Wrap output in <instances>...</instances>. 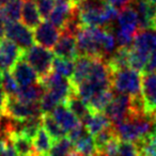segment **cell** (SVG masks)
<instances>
[{"mask_svg": "<svg viewBox=\"0 0 156 156\" xmlns=\"http://www.w3.org/2000/svg\"><path fill=\"white\" fill-rule=\"evenodd\" d=\"M42 126L45 128V130L55 141L65 137L66 135V132L59 125V123L50 113H42Z\"/></svg>", "mask_w": 156, "mask_h": 156, "instance_id": "obj_28", "label": "cell"}, {"mask_svg": "<svg viewBox=\"0 0 156 156\" xmlns=\"http://www.w3.org/2000/svg\"><path fill=\"white\" fill-rule=\"evenodd\" d=\"M150 1H152V2H154V3H156V0H150Z\"/></svg>", "mask_w": 156, "mask_h": 156, "instance_id": "obj_51", "label": "cell"}, {"mask_svg": "<svg viewBox=\"0 0 156 156\" xmlns=\"http://www.w3.org/2000/svg\"><path fill=\"white\" fill-rule=\"evenodd\" d=\"M66 156H83V155H80V154L78 153V152L76 151V150H72V151L69 152V153L67 154Z\"/></svg>", "mask_w": 156, "mask_h": 156, "instance_id": "obj_46", "label": "cell"}, {"mask_svg": "<svg viewBox=\"0 0 156 156\" xmlns=\"http://www.w3.org/2000/svg\"><path fill=\"white\" fill-rule=\"evenodd\" d=\"M83 124H85L87 132L90 135H92V136H95L100 132L112 126L111 121L108 119V117L104 112L91 113L87 118V120L83 122Z\"/></svg>", "mask_w": 156, "mask_h": 156, "instance_id": "obj_20", "label": "cell"}, {"mask_svg": "<svg viewBox=\"0 0 156 156\" xmlns=\"http://www.w3.org/2000/svg\"><path fill=\"white\" fill-rule=\"evenodd\" d=\"M153 126L154 121L150 118L134 117L115 125V128L120 140L136 143L151 133Z\"/></svg>", "mask_w": 156, "mask_h": 156, "instance_id": "obj_3", "label": "cell"}, {"mask_svg": "<svg viewBox=\"0 0 156 156\" xmlns=\"http://www.w3.org/2000/svg\"><path fill=\"white\" fill-rule=\"evenodd\" d=\"M104 113L108 117L113 126L132 118V96L118 93L105 108Z\"/></svg>", "mask_w": 156, "mask_h": 156, "instance_id": "obj_6", "label": "cell"}, {"mask_svg": "<svg viewBox=\"0 0 156 156\" xmlns=\"http://www.w3.org/2000/svg\"><path fill=\"white\" fill-rule=\"evenodd\" d=\"M76 11L77 7H74L69 0H56V5L49 16V22L61 31Z\"/></svg>", "mask_w": 156, "mask_h": 156, "instance_id": "obj_13", "label": "cell"}, {"mask_svg": "<svg viewBox=\"0 0 156 156\" xmlns=\"http://www.w3.org/2000/svg\"><path fill=\"white\" fill-rule=\"evenodd\" d=\"M55 140L50 137V135L45 130L44 127H41L32 139L33 147H34L35 154L37 156H48L49 151L51 150Z\"/></svg>", "mask_w": 156, "mask_h": 156, "instance_id": "obj_24", "label": "cell"}, {"mask_svg": "<svg viewBox=\"0 0 156 156\" xmlns=\"http://www.w3.org/2000/svg\"><path fill=\"white\" fill-rule=\"evenodd\" d=\"M113 96H115V94H113V91L111 89L104 90V91L95 94L87 105L92 113L104 112L105 108L108 106V104L111 102Z\"/></svg>", "mask_w": 156, "mask_h": 156, "instance_id": "obj_27", "label": "cell"}, {"mask_svg": "<svg viewBox=\"0 0 156 156\" xmlns=\"http://www.w3.org/2000/svg\"><path fill=\"white\" fill-rule=\"evenodd\" d=\"M50 115H51L52 117H54V119L58 122L59 125L66 132V134L81 122V121H79V120L77 119V117L63 104L58 105Z\"/></svg>", "mask_w": 156, "mask_h": 156, "instance_id": "obj_18", "label": "cell"}, {"mask_svg": "<svg viewBox=\"0 0 156 156\" xmlns=\"http://www.w3.org/2000/svg\"><path fill=\"white\" fill-rule=\"evenodd\" d=\"M5 37V24L0 20V40L3 39Z\"/></svg>", "mask_w": 156, "mask_h": 156, "instance_id": "obj_44", "label": "cell"}, {"mask_svg": "<svg viewBox=\"0 0 156 156\" xmlns=\"http://www.w3.org/2000/svg\"><path fill=\"white\" fill-rule=\"evenodd\" d=\"M5 100H7V94L5 93V91L0 86V118L3 115V108H5Z\"/></svg>", "mask_w": 156, "mask_h": 156, "instance_id": "obj_43", "label": "cell"}, {"mask_svg": "<svg viewBox=\"0 0 156 156\" xmlns=\"http://www.w3.org/2000/svg\"><path fill=\"white\" fill-rule=\"evenodd\" d=\"M54 54L57 57H60L63 59H69V60H75L79 55L77 49V42L76 37L69 33L61 32L58 42L52 48Z\"/></svg>", "mask_w": 156, "mask_h": 156, "instance_id": "obj_15", "label": "cell"}, {"mask_svg": "<svg viewBox=\"0 0 156 156\" xmlns=\"http://www.w3.org/2000/svg\"><path fill=\"white\" fill-rule=\"evenodd\" d=\"M152 30H156V15L154 17V20H153V29Z\"/></svg>", "mask_w": 156, "mask_h": 156, "instance_id": "obj_48", "label": "cell"}, {"mask_svg": "<svg viewBox=\"0 0 156 156\" xmlns=\"http://www.w3.org/2000/svg\"><path fill=\"white\" fill-rule=\"evenodd\" d=\"M87 133L88 132H87V129H86L85 124H83V122H80L77 126H75L73 129H71L67 133V138H69V140L72 141V143L74 144V143L77 142L79 139L83 138Z\"/></svg>", "mask_w": 156, "mask_h": 156, "instance_id": "obj_39", "label": "cell"}, {"mask_svg": "<svg viewBox=\"0 0 156 156\" xmlns=\"http://www.w3.org/2000/svg\"><path fill=\"white\" fill-rule=\"evenodd\" d=\"M133 35L128 34V33L124 32V31L118 29L115 31V40H117V44L119 45V47H126L130 48L133 45V41H134Z\"/></svg>", "mask_w": 156, "mask_h": 156, "instance_id": "obj_38", "label": "cell"}, {"mask_svg": "<svg viewBox=\"0 0 156 156\" xmlns=\"http://www.w3.org/2000/svg\"><path fill=\"white\" fill-rule=\"evenodd\" d=\"M119 143H120L119 137L112 138L107 143V145L104 147V150H103V152L101 154H104V155H106V156H118Z\"/></svg>", "mask_w": 156, "mask_h": 156, "instance_id": "obj_40", "label": "cell"}, {"mask_svg": "<svg viewBox=\"0 0 156 156\" xmlns=\"http://www.w3.org/2000/svg\"><path fill=\"white\" fill-rule=\"evenodd\" d=\"M130 5L138 15L139 31L152 30L153 20L156 15V3L150 0H133Z\"/></svg>", "mask_w": 156, "mask_h": 156, "instance_id": "obj_12", "label": "cell"}, {"mask_svg": "<svg viewBox=\"0 0 156 156\" xmlns=\"http://www.w3.org/2000/svg\"><path fill=\"white\" fill-rule=\"evenodd\" d=\"M25 50L11 40H0V72L11 71L16 62L23 58Z\"/></svg>", "mask_w": 156, "mask_h": 156, "instance_id": "obj_10", "label": "cell"}, {"mask_svg": "<svg viewBox=\"0 0 156 156\" xmlns=\"http://www.w3.org/2000/svg\"><path fill=\"white\" fill-rule=\"evenodd\" d=\"M39 13L43 20H48L56 5V0H35Z\"/></svg>", "mask_w": 156, "mask_h": 156, "instance_id": "obj_35", "label": "cell"}, {"mask_svg": "<svg viewBox=\"0 0 156 156\" xmlns=\"http://www.w3.org/2000/svg\"><path fill=\"white\" fill-rule=\"evenodd\" d=\"M0 86H1L2 90L8 96H15L18 89H20V86H18L17 81L15 80L14 76L12 75L11 71L2 72L1 73Z\"/></svg>", "mask_w": 156, "mask_h": 156, "instance_id": "obj_31", "label": "cell"}, {"mask_svg": "<svg viewBox=\"0 0 156 156\" xmlns=\"http://www.w3.org/2000/svg\"><path fill=\"white\" fill-rule=\"evenodd\" d=\"M142 74L130 67L111 73V88L117 93L127 94L132 98L141 95Z\"/></svg>", "mask_w": 156, "mask_h": 156, "instance_id": "obj_2", "label": "cell"}, {"mask_svg": "<svg viewBox=\"0 0 156 156\" xmlns=\"http://www.w3.org/2000/svg\"><path fill=\"white\" fill-rule=\"evenodd\" d=\"M117 136V132H115V126H110V127L106 128V129L102 130L98 134H96L94 136V141H95L96 150H98V153H102L104 147L107 145V143L111 140L112 138Z\"/></svg>", "mask_w": 156, "mask_h": 156, "instance_id": "obj_33", "label": "cell"}, {"mask_svg": "<svg viewBox=\"0 0 156 156\" xmlns=\"http://www.w3.org/2000/svg\"><path fill=\"white\" fill-rule=\"evenodd\" d=\"M11 0H0V9H2L5 5H7Z\"/></svg>", "mask_w": 156, "mask_h": 156, "instance_id": "obj_47", "label": "cell"}, {"mask_svg": "<svg viewBox=\"0 0 156 156\" xmlns=\"http://www.w3.org/2000/svg\"><path fill=\"white\" fill-rule=\"evenodd\" d=\"M23 0H11L7 5L0 9V20L5 24L8 22H18L22 17Z\"/></svg>", "mask_w": 156, "mask_h": 156, "instance_id": "obj_25", "label": "cell"}, {"mask_svg": "<svg viewBox=\"0 0 156 156\" xmlns=\"http://www.w3.org/2000/svg\"><path fill=\"white\" fill-rule=\"evenodd\" d=\"M20 20H23V24L27 26L30 29H34L40 25L42 22V17L39 13V10L37 8L34 1L29 0V1H25L23 3V9H22V17Z\"/></svg>", "mask_w": 156, "mask_h": 156, "instance_id": "obj_22", "label": "cell"}, {"mask_svg": "<svg viewBox=\"0 0 156 156\" xmlns=\"http://www.w3.org/2000/svg\"><path fill=\"white\" fill-rule=\"evenodd\" d=\"M11 73L20 87H25V86L32 85V83H37L40 81V77L37 72L24 58L20 59L14 64L11 69Z\"/></svg>", "mask_w": 156, "mask_h": 156, "instance_id": "obj_14", "label": "cell"}, {"mask_svg": "<svg viewBox=\"0 0 156 156\" xmlns=\"http://www.w3.org/2000/svg\"><path fill=\"white\" fill-rule=\"evenodd\" d=\"M154 130H156V117L154 118Z\"/></svg>", "mask_w": 156, "mask_h": 156, "instance_id": "obj_49", "label": "cell"}, {"mask_svg": "<svg viewBox=\"0 0 156 156\" xmlns=\"http://www.w3.org/2000/svg\"><path fill=\"white\" fill-rule=\"evenodd\" d=\"M39 104L42 113H51L54 109L58 105L61 104V102L52 92L45 91V93L43 94L42 98L40 100Z\"/></svg>", "mask_w": 156, "mask_h": 156, "instance_id": "obj_34", "label": "cell"}, {"mask_svg": "<svg viewBox=\"0 0 156 156\" xmlns=\"http://www.w3.org/2000/svg\"><path fill=\"white\" fill-rule=\"evenodd\" d=\"M23 58L37 72L40 79L47 76L52 71L54 52L41 45H32L24 51Z\"/></svg>", "mask_w": 156, "mask_h": 156, "instance_id": "obj_4", "label": "cell"}, {"mask_svg": "<svg viewBox=\"0 0 156 156\" xmlns=\"http://www.w3.org/2000/svg\"><path fill=\"white\" fill-rule=\"evenodd\" d=\"M74 66H75L74 60L63 59L60 57H55L52 60V72L67 78V79H71L73 76Z\"/></svg>", "mask_w": 156, "mask_h": 156, "instance_id": "obj_30", "label": "cell"}, {"mask_svg": "<svg viewBox=\"0 0 156 156\" xmlns=\"http://www.w3.org/2000/svg\"><path fill=\"white\" fill-rule=\"evenodd\" d=\"M63 105H65V106H66L67 108H69V110L77 117V119L79 120V121L83 122V123L92 113L91 110L89 109V107H88V105L86 104V103L83 102V101L81 100L75 92L69 96L66 102H65Z\"/></svg>", "mask_w": 156, "mask_h": 156, "instance_id": "obj_23", "label": "cell"}, {"mask_svg": "<svg viewBox=\"0 0 156 156\" xmlns=\"http://www.w3.org/2000/svg\"><path fill=\"white\" fill-rule=\"evenodd\" d=\"M117 23L118 29L133 35V37H136V34L139 32L138 15L130 5L120 10L119 14H118Z\"/></svg>", "mask_w": 156, "mask_h": 156, "instance_id": "obj_16", "label": "cell"}, {"mask_svg": "<svg viewBox=\"0 0 156 156\" xmlns=\"http://www.w3.org/2000/svg\"><path fill=\"white\" fill-rule=\"evenodd\" d=\"M94 156H103V154H101V153H98V154H96V155H94Z\"/></svg>", "mask_w": 156, "mask_h": 156, "instance_id": "obj_50", "label": "cell"}, {"mask_svg": "<svg viewBox=\"0 0 156 156\" xmlns=\"http://www.w3.org/2000/svg\"><path fill=\"white\" fill-rule=\"evenodd\" d=\"M75 66H74V73L72 78L69 79L72 86L75 89L78 85H80L85 80H87L88 77L91 72L92 63H93V58H90L87 56H79L74 60Z\"/></svg>", "mask_w": 156, "mask_h": 156, "instance_id": "obj_17", "label": "cell"}, {"mask_svg": "<svg viewBox=\"0 0 156 156\" xmlns=\"http://www.w3.org/2000/svg\"><path fill=\"white\" fill-rule=\"evenodd\" d=\"M5 35L7 39L11 40L17 44L24 50L30 48L34 43L33 32L20 22H8L5 24Z\"/></svg>", "mask_w": 156, "mask_h": 156, "instance_id": "obj_8", "label": "cell"}, {"mask_svg": "<svg viewBox=\"0 0 156 156\" xmlns=\"http://www.w3.org/2000/svg\"><path fill=\"white\" fill-rule=\"evenodd\" d=\"M73 145L72 141L66 136L62 137L54 142L48 156H66L72 151Z\"/></svg>", "mask_w": 156, "mask_h": 156, "instance_id": "obj_32", "label": "cell"}, {"mask_svg": "<svg viewBox=\"0 0 156 156\" xmlns=\"http://www.w3.org/2000/svg\"><path fill=\"white\" fill-rule=\"evenodd\" d=\"M41 108L39 103H25L15 96H8L5 100L3 115L14 121H26L33 117L41 115Z\"/></svg>", "mask_w": 156, "mask_h": 156, "instance_id": "obj_5", "label": "cell"}, {"mask_svg": "<svg viewBox=\"0 0 156 156\" xmlns=\"http://www.w3.org/2000/svg\"><path fill=\"white\" fill-rule=\"evenodd\" d=\"M40 83L45 88V91L52 92L60 100L61 104H64L69 96L75 92L69 79L52 71L47 76L41 78Z\"/></svg>", "mask_w": 156, "mask_h": 156, "instance_id": "obj_7", "label": "cell"}, {"mask_svg": "<svg viewBox=\"0 0 156 156\" xmlns=\"http://www.w3.org/2000/svg\"><path fill=\"white\" fill-rule=\"evenodd\" d=\"M107 30L108 29L103 27L81 26L76 33L78 55L106 59L103 50V42Z\"/></svg>", "mask_w": 156, "mask_h": 156, "instance_id": "obj_1", "label": "cell"}, {"mask_svg": "<svg viewBox=\"0 0 156 156\" xmlns=\"http://www.w3.org/2000/svg\"><path fill=\"white\" fill-rule=\"evenodd\" d=\"M24 1H29V0H24Z\"/></svg>", "mask_w": 156, "mask_h": 156, "instance_id": "obj_53", "label": "cell"}, {"mask_svg": "<svg viewBox=\"0 0 156 156\" xmlns=\"http://www.w3.org/2000/svg\"><path fill=\"white\" fill-rule=\"evenodd\" d=\"M45 93V88L41 83L20 87L15 98L25 103H39L43 94Z\"/></svg>", "mask_w": 156, "mask_h": 156, "instance_id": "obj_21", "label": "cell"}, {"mask_svg": "<svg viewBox=\"0 0 156 156\" xmlns=\"http://www.w3.org/2000/svg\"><path fill=\"white\" fill-rule=\"evenodd\" d=\"M0 80H1V72H0Z\"/></svg>", "mask_w": 156, "mask_h": 156, "instance_id": "obj_52", "label": "cell"}, {"mask_svg": "<svg viewBox=\"0 0 156 156\" xmlns=\"http://www.w3.org/2000/svg\"><path fill=\"white\" fill-rule=\"evenodd\" d=\"M33 35L34 42H37V45L43 46L47 49H52L60 37L61 32L49 20H42L39 26L34 28Z\"/></svg>", "mask_w": 156, "mask_h": 156, "instance_id": "obj_11", "label": "cell"}, {"mask_svg": "<svg viewBox=\"0 0 156 156\" xmlns=\"http://www.w3.org/2000/svg\"><path fill=\"white\" fill-rule=\"evenodd\" d=\"M0 156H18L9 137H0Z\"/></svg>", "mask_w": 156, "mask_h": 156, "instance_id": "obj_37", "label": "cell"}, {"mask_svg": "<svg viewBox=\"0 0 156 156\" xmlns=\"http://www.w3.org/2000/svg\"><path fill=\"white\" fill-rule=\"evenodd\" d=\"M128 56H129V48L126 47H118L107 59L111 73L118 69L129 67L128 65Z\"/></svg>", "mask_w": 156, "mask_h": 156, "instance_id": "obj_26", "label": "cell"}, {"mask_svg": "<svg viewBox=\"0 0 156 156\" xmlns=\"http://www.w3.org/2000/svg\"><path fill=\"white\" fill-rule=\"evenodd\" d=\"M118 156H140L136 143L120 140Z\"/></svg>", "mask_w": 156, "mask_h": 156, "instance_id": "obj_36", "label": "cell"}, {"mask_svg": "<svg viewBox=\"0 0 156 156\" xmlns=\"http://www.w3.org/2000/svg\"><path fill=\"white\" fill-rule=\"evenodd\" d=\"M83 1V0H69V2H71L72 5H74V7H77V5H80Z\"/></svg>", "mask_w": 156, "mask_h": 156, "instance_id": "obj_45", "label": "cell"}, {"mask_svg": "<svg viewBox=\"0 0 156 156\" xmlns=\"http://www.w3.org/2000/svg\"><path fill=\"white\" fill-rule=\"evenodd\" d=\"M155 72H156V49H154V50H152V52L150 54L149 60H147V63L144 67L143 74L155 73Z\"/></svg>", "mask_w": 156, "mask_h": 156, "instance_id": "obj_41", "label": "cell"}, {"mask_svg": "<svg viewBox=\"0 0 156 156\" xmlns=\"http://www.w3.org/2000/svg\"><path fill=\"white\" fill-rule=\"evenodd\" d=\"M105 2L108 3V5H112L113 8H115L117 10H121L123 8L127 7L132 3L133 0H104Z\"/></svg>", "mask_w": 156, "mask_h": 156, "instance_id": "obj_42", "label": "cell"}, {"mask_svg": "<svg viewBox=\"0 0 156 156\" xmlns=\"http://www.w3.org/2000/svg\"><path fill=\"white\" fill-rule=\"evenodd\" d=\"M141 98L144 105L145 115L154 121L156 117V72L142 75Z\"/></svg>", "mask_w": 156, "mask_h": 156, "instance_id": "obj_9", "label": "cell"}, {"mask_svg": "<svg viewBox=\"0 0 156 156\" xmlns=\"http://www.w3.org/2000/svg\"><path fill=\"white\" fill-rule=\"evenodd\" d=\"M9 139L14 145L18 156H37L33 147L32 140L26 137L20 130H12L9 134Z\"/></svg>", "mask_w": 156, "mask_h": 156, "instance_id": "obj_19", "label": "cell"}, {"mask_svg": "<svg viewBox=\"0 0 156 156\" xmlns=\"http://www.w3.org/2000/svg\"><path fill=\"white\" fill-rule=\"evenodd\" d=\"M74 145L76 151L83 156H94L98 154L94 141V136L90 135L89 133H87L83 138L74 143Z\"/></svg>", "mask_w": 156, "mask_h": 156, "instance_id": "obj_29", "label": "cell"}]
</instances>
